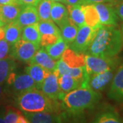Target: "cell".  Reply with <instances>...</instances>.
I'll return each mask as SVG.
<instances>
[{
    "label": "cell",
    "mask_w": 123,
    "mask_h": 123,
    "mask_svg": "<svg viewBox=\"0 0 123 123\" xmlns=\"http://www.w3.org/2000/svg\"><path fill=\"white\" fill-rule=\"evenodd\" d=\"M123 47L121 31L116 26L101 25L84 54L102 57L117 56Z\"/></svg>",
    "instance_id": "cell-1"
},
{
    "label": "cell",
    "mask_w": 123,
    "mask_h": 123,
    "mask_svg": "<svg viewBox=\"0 0 123 123\" xmlns=\"http://www.w3.org/2000/svg\"><path fill=\"white\" fill-rule=\"evenodd\" d=\"M15 104L19 110L27 112L46 111L60 113V105L38 89H33L16 96Z\"/></svg>",
    "instance_id": "cell-2"
},
{
    "label": "cell",
    "mask_w": 123,
    "mask_h": 123,
    "mask_svg": "<svg viewBox=\"0 0 123 123\" xmlns=\"http://www.w3.org/2000/svg\"><path fill=\"white\" fill-rule=\"evenodd\" d=\"M101 98L99 92L90 87H79L64 94L61 100L62 107L68 112L79 114L86 110L94 108Z\"/></svg>",
    "instance_id": "cell-3"
},
{
    "label": "cell",
    "mask_w": 123,
    "mask_h": 123,
    "mask_svg": "<svg viewBox=\"0 0 123 123\" xmlns=\"http://www.w3.org/2000/svg\"><path fill=\"white\" fill-rule=\"evenodd\" d=\"M120 62L118 57H102L85 54V69L88 75L116 68Z\"/></svg>",
    "instance_id": "cell-4"
},
{
    "label": "cell",
    "mask_w": 123,
    "mask_h": 123,
    "mask_svg": "<svg viewBox=\"0 0 123 123\" xmlns=\"http://www.w3.org/2000/svg\"><path fill=\"white\" fill-rule=\"evenodd\" d=\"M6 88L15 96L36 88L34 80L27 73L17 74L14 72L11 73L6 79Z\"/></svg>",
    "instance_id": "cell-5"
},
{
    "label": "cell",
    "mask_w": 123,
    "mask_h": 123,
    "mask_svg": "<svg viewBox=\"0 0 123 123\" xmlns=\"http://www.w3.org/2000/svg\"><path fill=\"white\" fill-rule=\"evenodd\" d=\"M40 47V44L20 39L11 46L10 56L23 62L30 63Z\"/></svg>",
    "instance_id": "cell-6"
},
{
    "label": "cell",
    "mask_w": 123,
    "mask_h": 123,
    "mask_svg": "<svg viewBox=\"0 0 123 123\" xmlns=\"http://www.w3.org/2000/svg\"><path fill=\"white\" fill-rule=\"evenodd\" d=\"M98 29L87 25L79 27L75 40L70 43L69 47L76 52L85 53L92 43Z\"/></svg>",
    "instance_id": "cell-7"
},
{
    "label": "cell",
    "mask_w": 123,
    "mask_h": 123,
    "mask_svg": "<svg viewBox=\"0 0 123 123\" xmlns=\"http://www.w3.org/2000/svg\"><path fill=\"white\" fill-rule=\"evenodd\" d=\"M116 69V68H113L97 74L88 75L86 82L82 87H90L97 92L103 91L105 89L107 86L111 82Z\"/></svg>",
    "instance_id": "cell-8"
},
{
    "label": "cell",
    "mask_w": 123,
    "mask_h": 123,
    "mask_svg": "<svg viewBox=\"0 0 123 123\" xmlns=\"http://www.w3.org/2000/svg\"><path fill=\"white\" fill-rule=\"evenodd\" d=\"M40 90L49 98L54 100H61L64 94L62 92L60 88L58 77L54 72L49 73L41 86Z\"/></svg>",
    "instance_id": "cell-9"
},
{
    "label": "cell",
    "mask_w": 123,
    "mask_h": 123,
    "mask_svg": "<svg viewBox=\"0 0 123 123\" xmlns=\"http://www.w3.org/2000/svg\"><path fill=\"white\" fill-rule=\"evenodd\" d=\"M94 4L96 6L100 18V21L103 25L117 26L119 18L116 13L115 6L106 3Z\"/></svg>",
    "instance_id": "cell-10"
},
{
    "label": "cell",
    "mask_w": 123,
    "mask_h": 123,
    "mask_svg": "<svg viewBox=\"0 0 123 123\" xmlns=\"http://www.w3.org/2000/svg\"><path fill=\"white\" fill-rule=\"evenodd\" d=\"M30 123H62L65 118V115L60 113H50L46 111L27 112L23 111Z\"/></svg>",
    "instance_id": "cell-11"
},
{
    "label": "cell",
    "mask_w": 123,
    "mask_h": 123,
    "mask_svg": "<svg viewBox=\"0 0 123 123\" xmlns=\"http://www.w3.org/2000/svg\"><path fill=\"white\" fill-rule=\"evenodd\" d=\"M107 96L113 101L123 103V63L115 73Z\"/></svg>",
    "instance_id": "cell-12"
},
{
    "label": "cell",
    "mask_w": 123,
    "mask_h": 123,
    "mask_svg": "<svg viewBox=\"0 0 123 123\" xmlns=\"http://www.w3.org/2000/svg\"><path fill=\"white\" fill-rule=\"evenodd\" d=\"M57 77L64 74H68L70 75L75 79H78L79 81L82 82L84 77L86 71L84 67H78V68H72L68 66L62 60V58L59 59L57 61L55 70L53 71Z\"/></svg>",
    "instance_id": "cell-13"
},
{
    "label": "cell",
    "mask_w": 123,
    "mask_h": 123,
    "mask_svg": "<svg viewBox=\"0 0 123 123\" xmlns=\"http://www.w3.org/2000/svg\"><path fill=\"white\" fill-rule=\"evenodd\" d=\"M15 21L23 27L39 22V16L36 7L33 6H23Z\"/></svg>",
    "instance_id": "cell-14"
},
{
    "label": "cell",
    "mask_w": 123,
    "mask_h": 123,
    "mask_svg": "<svg viewBox=\"0 0 123 123\" xmlns=\"http://www.w3.org/2000/svg\"><path fill=\"white\" fill-rule=\"evenodd\" d=\"M57 61L49 55L45 49L40 47L29 64H36L50 72H53L55 70Z\"/></svg>",
    "instance_id": "cell-15"
},
{
    "label": "cell",
    "mask_w": 123,
    "mask_h": 123,
    "mask_svg": "<svg viewBox=\"0 0 123 123\" xmlns=\"http://www.w3.org/2000/svg\"><path fill=\"white\" fill-rule=\"evenodd\" d=\"M23 6L19 4H9L0 5V13L5 24L17 20Z\"/></svg>",
    "instance_id": "cell-16"
},
{
    "label": "cell",
    "mask_w": 123,
    "mask_h": 123,
    "mask_svg": "<svg viewBox=\"0 0 123 123\" xmlns=\"http://www.w3.org/2000/svg\"><path fill=\"white\" fill-rule=\"evenodd\" d=\"M61 58L68 66L72 68L85 66V54L76 52L72 49H66Z\"/></svg>",
    "instance_id": "cell-17"
},
{
    "label": "cell",
    "mask_w": 123,
    "mask_h": 123,
    "mask_svg": "<svg viewBox=\"0 0 123 123\" xmlns=\"http://www.w3.org/2000/svg\"><path fill=\"white\" fill-rule=\"evenodd\" d=\"M86 25L94 28H99L102 25L96 6L94 4L82 5Z\"/></svg>",
    "instance_id": "cell-18"
},
{
    "label": "cell",
    "mask_w": 123,
    "mask_h": 123,
    "mask_svg": "<svg viewBox=\"0 0 123 123\" xmlns=\"http://www.w3.org/2000/svg\"><path fill=\"white\" fill-rule=\"evenodd\" d=\"M25 73L29 74L34 80L36 84V89L40 90L41 86L44 81L45 77L50 71L45 69L43 66L36 64H30L25 68Z\"/></svg>",
    "instance_id": "cell-19"
},
{
    "label": "cell",
    "mask_w": 123,
    "mask_h": 123,
    "mask_svg": "<svg viewBox=\"0 0 123 123\" xmlns=\"http://www.w3.org/2000/svg\"><path fill=\"white\" fill-rule=\"evenodd\" d=\"M4 39L11 46L15 44L20 39H21L23 27L21 26L15 21L7 23L4 25Z\"/></svg>",
    "instance_id": "cell-20"
},
{
    "label": "cell",
    "mask_w": 123,
    "mask_h": 123,
    "mask_svg": "<svg viewBox=\"0 0 123 123\" xmlns=\"http://www.w3.org/2000/svg\"><path fill=\"white\" fill-rule=\"evenodd\" d=\"M61 31L62 38L67 43L70 44L75 40L79 27L76 25L68 18L58 25Z\"/></svg>",
    "instance_id": "cell-21"
},
{
    "label": "cell",
    "mask_w": 123,
    "mask_h": 123,
    "mask_svg": "<svg viewBox=\"0 0 123 123\" xmlns=\"http://www.w3.org/2000/svg\"><path fill=\"white\" fill-rule=\"evenodd\" d=\"M69 18L66 6L61 2L53 1L51 10V18L57 26Z\"/></svg>",
    "instance_id": "cell-22"
},
{
    "label": "cell",
    "mask_w": 123,
    "mask_h": 123,
    "mask_svg": "<svg viewBox=\"0 0 123 123\" xmlns=\"http://www.w3.org/2000/svg\"><path fill=\"white\" fill-rule=\"evenodd\" d=\"M92 122L96 123H120L123 121L116 110L113 108H107L99 112Z\"/></svg>",
    "instance_id": "cell-23"
},
{
    "label": "cell",
    "mask_w": 123,
    "mask_h": 123,
    "mask_svg": "<svg viewBox=\"0 0 123 123\" xmlns=\"http://www.w3.org/2000/svg\"><path fill=\"white\" fill-rule=\"evenodd\" d=\"M11 56L0 59V84H4L11 73L14 72L17 64Z\"/></svg>",
    "instance_id": "cell-24"
},
{
    "label": "cell",
    "mask_w": 123,
    "mask_h": 123,
    "mask_svg": "<svg viewBox=\"0 0 123 123\" xmlns=\"http://www.w3.org/2000/svg\"><path fill=\"white\" fill-rule=\"evenodd\" d=\"M58 82L62 92L64 94L79 88L81 85L80 81L68 74H64L59 76Z\"/></svg>",
    "instance_id": "cell-25"
},
{
    "label": "cell",
    "mask_w": 123,
    "mask_h": 123,
    "mask_svg": "<svg viewBox=\"0 0 123 123\" xmlns=\"http://www.w3.org/2000/svg\"><path fill=\"white\" fill-rule=\"evenodd\" d=\"M21 39L40 44L41 34L38 28V23L23 27Z\"/></svg>",
    "instance_id": "cell-26"
},
{
    "label": "cell",
    "mask_w": 123,
    "mask_h": 123,
    "mask_svg": "<svg viewBox=\"0 0 123 123\" xmlns=\"http://www.w3.org/2000/svg\"><path fill=\"white\" fill-rule=\"evenodd\" d=\"M69 18L76 25L80 27L86 25L82 5H66Z\"/></svg>",
    "instance_id": "cell-27"
},
{
    "label": "cell",
    "mask_w": 123,
    "mask_h": 123,
    "mask_svg": "<svg viewBox=\"0 0 123 123\" xmlns=\"http://www.w3.org/2000/svg\"><path fill=\"white\" fill-rule=\"evenodd\" d=\"M68 48H69V44L64 41L62 38H60L55 43L44 47L49 55L56 60L61 58L63 53Z\"/></svg>",
    "instance_id": "cell-28"
},
{
    "label": "cell",
    "mask_w": 123,
    "mask_h": 123,
    "mask_svg": "<svg viewBox=\"0 0 123 123\" xmlns=\"http://www.w3.org/2000/svg\"><path fill=\"white\" fill-rule=\"evenodd\" d=\"M53 1L41 0L36 6L40 21H48L51 18V10Z\"/></svg>",
    "instance_id": "cell-29"
},
{
    "label": "cell",
    "mask_w": 123,
    "mask_h": 123,
    "mask_svg": "<svg viewBox=\"0 0 123 123\" xmlns=\"http://www.w3.org/2000/svg\"><path fill=\"white\" fill-rule=\"evenodd\" d=\"M38 28L41 34H53L57 36H61L60 28L52 20L40 21L38 22Z\"/></svg>",
    "instance_id": "cell-30"
},
{
    "label": "cell",
    "mask_w": 123,
    "mask_h": 123,
    "mask_svg": "<svg viewBox=\"0 0 123 123\" xmlns=\"http://www.w3.org/2000/svg\"><path fill=\"white\" fill-rule=\"evenodd\" d=\"M61 36H57L53 34H41L40 45L43 47L55 43L58 40L61 38Z\"/></svg>",
    "instance_id": "cell-31"
},
{
    "label": "cell",
    "mask_w": 123,
    "mask_h": 123,
    "mask_svg": "<svg viewBox=\"0 0 123 123\" xmlns=\"http://www.w3.org/2000/svg\"><path fill=\"white\" fill-rule=\"evenodd\" d=\"M21 113L13 108L9 109L5 113L4 121L6 123H18Z\"/></svg>",
    "instance_id": "cell-32"
},
{
    "label": "cell",
    "mask_w": 123,
    "mask_h": 123,
    "mask_svg": "<svg viewBox=\"0 0 123 123\" xmlns=\"http://www.w3.org/2000/svg\"><path fill=\"white\" fill-rule=\"evenodd\" d=\"M11 49V45L4 38L0 40V59L8 57Z\"/></svg>",
    "instance_id": "cell-33"
},
{
    "label": "cell",
    "mask_w": 123,
    "mask_h": 123,
    "mask_svg": "<svg viewBox=\"0 0 123 123\" xmlns=\"http://www.w3.org/2000/svg\"><path fill=\"white\" fill-rule=\"evenodd\" d=\"M86 4H99V3H106L116 6L119 4L123 0H85Z\"/></svg>",
    "instance_id": "cell-34"
},
{
    "label": "cell",
    "mask_w": 123,
    "mask_h": 123,
    "mask_svg": "<svg viewBox=\"0 0 123 123\" xmlns=\"http://www.w3.org/2000/svg\"><path fill=\"white\" fill-rule=\"evenodd\" d=\"M40 1L41 0H18L19 4L23 6H33L36 7Z\"/></svg>",
    "instance_id": "cell-35"
},
{
    "label": "cell",
    "mask_w": 123,
    "mask_h": 123,
    "mask_svg": "<svg viewBox=\"0 0 123 123\" xmlns=\"http://www.w3.org/2000/svg\"><path fill=\"white\" fill-rule=\"evenodd\" d=\"M115 9L118 18L123 21V0L115 6Z\"/></svg>",
    "instance_id": "cell-36"
},
{
    "label": "cell",
    "mask_w": 123,
    "mask_h": 123,
    "mask_svg": "<svg viewBox=\"0 0 123 123\" xmlns=\"http://www.w3.org/2000/svg\"><path fill=\"white\" fill-rule=\"evenodd\" d=\"M66 5H84L86 4L85 0H66Z\"/></svg>",
    "instance_id": "cell-37"
},
{
    "label": "cell",
    "mask_w": 123,
    "mask_h": 123,
    "mask_svg": "<svg viewBox=\"0 0 123 123\" xmlns=\"http://www.w3.org/2000/svg\"><path fill=\"white\" fill-rule=\"evenodd\" d=\"M9 4H18V0H0V5Z\"/></svg>",
    "instance_id": "cell-38"
},
{
    "label": "cell",
    "mask_w": 123,
    "mask_h": 123,
    "mask_svg": "<svg viewBox=\"0 0 123 123\" xmlns=\"http://www.w3.org/2000/svg\"><path fill=\"white\" fill-rule=\"evenodd\" d=\"M5 92H6V90H5L4 88H3L2 84H0V99H2V98L4 95Z\"/></svg>",
    "instance_id": "cell-39"
},
{
    "label": "cell",
    "mask_w": 123,
    "mask_h": 123,
    "mask_svg": "<svg viewBox=\"0 0 123 123\" xmlns=\"http://www.w3.org/2000/svg\"><path fill=\"white\" fill-rule=\"evenodd\" d=\"M4 116L5 113L3 112H0V123H4Z\"/></svg>",
    "instance_id": "cell-40"
},
{
    "label": "cell",
    "mask_w": 123,
    "mask_h": 123,
    "mask_svg": "<svg viewBox=\"0 0 123 123\" xmlns=\"http://www.w3.org/2000/svg\"><path fill=\"white\" fill-rule=\"evenodd\" d=\"M51 1H57V2H61L64 4H66V0H51Z\"/></svg>",
    "instance_id": "cell-41"
},
{
    "label": "cell",
    "mask_w": 123,
    "mask_h": 123,
    "mask_svg": "<svg viewBox=\"0 0 123 123\" xmlns=\"http://www.w3.org/2000/svg\"><path fill=\"white\" fill-rule=\"evenodd\" d=\"M122 39H123V26H122Z\"/></svg>",
    "instance_id": "cell-42"
},
{
    "label": "cell",
    "mask_w": 123,
    "mask_h": 123,
    "mask_svg": "<svg viewBox=\"0 0 123 123\" xmlns=\"http://www.w3.org/2000/svg\"><path fill=\"white\" fill-rule=\"evenodd\" d=\"M6 25V24H5L3 21H0V26H1V25Z\"/></svg>",
    "instance_id": "cell-43"
},
{
    "label": "cell",
    "mask_w": 123,
    "mask_h": 123,
    "mask_svg": "<svg viewBox=\"0 0 123 123\" xmlns=\"http://www.w3.org/2000/svg\"><path fill=\"white\" fill-rule=\"evenodd\" d=\"M0 21H3L2 18H1V13H0Z\"/></svg>",
    "instance_id": "cell-44"
}]
</instances>
